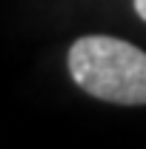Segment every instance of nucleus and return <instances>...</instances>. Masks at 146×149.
Instances as JSON below:
<instances>
[{"label": "nucleus", "mask_w": 146, "mask_h": 149, "mask_svg": "<svg viewBox=\"0 0 146 149\" xmlns=\"http://www.w3.org/2000/svg\"><path fill=\"white\" fill-rule=\"evenodd\" d=\"M66 66L86 95L117 103L146 106V52L112 35H83L69 46Z\"/></svg>", "instance_id": "1"}, {"label": "nucleus", "mask_w": 146, "mask_h": 149, "mask_svg": "<svg viewBox=\"0 0 146 149\" xmlns=\"http://www.w3.org/2000/svg\"><path fill=\"white\" fill-rule=\"evenodd\" d=\"M135 3V12H138V17L146 23V0H132Z\"/></svg>", "instance_id": "2"}]
</instances>
